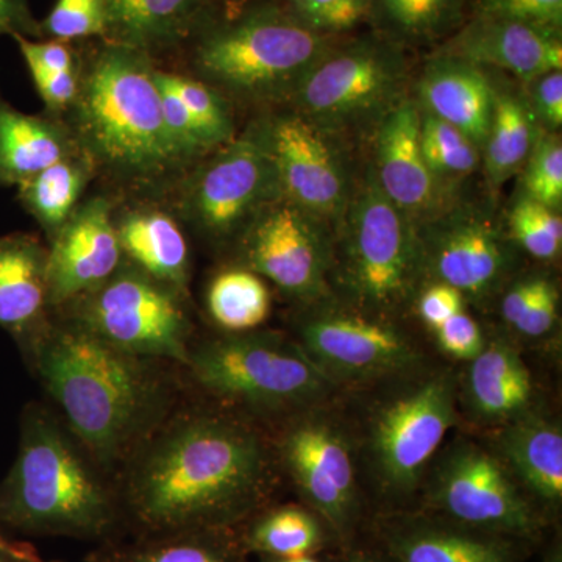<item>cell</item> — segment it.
Returning <instances> with one entry per match:
<instances>
[{
  "instance_id": "cell-47",
  "label": "cell",
  "mask_w": 562,
  "mask_h": 562,
  "mask_svg": "<svg viewBox=\"0 0 562 562\" xmlns=\"http://www.w3.org/2000/svg\"><path fill=\"white\" fill-rule=\"evenodd\" d=\"M531 111L538 125L554 133L562 125V70H553L531 81Z\"/></svg>"
},
{
  "instance_id": "cell-20",
  "label": "cell",
  "mask_w": 562,
  "mask_h": 562,
  "mask_svg": "<svg viewBox=\"0 0 562 562\" xmlns=\"http://www.w3.org/2000/svg\"><path fill=\"white\" fill-rule=\"evenodd\" d=\"M422 111L403 98L376 122L373 177L380 190L416 225L443 210V184L436 179L420 149Z\"/></svg>"
},
{
  "instance_id": "cell-24",
  "label": "cell",
  "mask_w": 562,
  "mask_h": 562,
  "mask_svg": "<svg viewBox=\"0 0 562 562\" xmlns=\"http://www.w3.org/2000/svg\"><path fill=\"white\" fill-rule=\"evenodd\" d=\"M49 250L32 233L0 236V328L22 351L50 324Z\"/></svg>"
},
{
  "instance_id": "cell-5",
  "label": "cell",
  "mask_w": 562,
  "mask_h": 562,
  "mask_svg": "<svg viewBox=\"0 0 562 562\" xmlns=\"http://www.w3.org/2000/svg\"><path fill=\"white\" fill-rule=\"evenodd\" d=\"M120 501L92 471L57 417L38 405L21 420L20 447L0 483V524L25 535L113 541Z\"/></svg>"
},
{
  "instance_id": "cell-12",
  "label": "cell",
  "mask_w": 562,
  "mask_h": 562,
  "mask_svg": "<svg viewBox=\"0 0 562 562\" xmlns=\"http://www.w3.org/2000/svg\"><path fill=\"white\" fill-rule=\"evenodd\" d=\"M187 295L124 261L105 283L60 310L65 321L125 353L188 364Z\"/></svg>"
},
{
  "instance_id": "cell-38",
  "label": "cell",
  "mask_w": 562,
  "mask_h": 562,
  "mask_svg": "<svg viewBox=\"0 0 562 562\" xmlns=\"http://www.w3.org/2000/svg\"><path fill=\"white\" fill-rule=\"evenodd\" d=\"M508 236L514 246L538 260H554L561 254L562 220L560 210L522 198L513 206Z\"/></svg>"
},
{
  "instance_id": "cell-7",
  "label": "cell",
  "mask_w": 562,
  "mask_h": 562,
  "mask_svg": "<svg viewBox=\"0 0 562 562\" xmlns=\"http://www.w3.org/2000/svg\"><path fill=\"white\" fill-rule=\"evenodd\" d=\"M333 241L331 279L351 308L397 321L424 288L419 235L384 195L371 166Z\"/></svg>"
},
{
  "instance_id": "cell-37",
  "label": "cell",
  "mask_w": 562,
  "mask_h": 562,
  "mask_svg": "<svg viewBox=\"0 0 562 562\" xmlns=\"http://www.w3.org/2000/svg\"><path fill=\"white\" fill-rule=\"evenodd\" d=\"M157 77L190 110L211 150L220 149L238 135L231 103L220 91L195 77L181 76L160 68H157Z\"/></svg>"
},
{
  "instance_id": "cell-8",
  "label": "cell",
  "mask_w": 562,
  "mask_h": 562,
  "mask_svg": "<svg viewBox=\"0 0 562 562\" xmlns=\"http://www.w3.org/2000/svg\"><path fill=\"white\" fill-rule=\"evenodd\" d=\"M188 368L203 390L255 416L290 419L339 394L294 338L227 333L194 347Z\"/></svg>"
},
{
  "instance_id": "cell-32",
  "label": "cell",
  "mask_w": 562,
  "mask_h": 562,
  "mask_svg": "<svg viewBox=\"0 0 562 562\" xmlns=\"http://www.w3.org/2000/svg\"><path fill=\"white\" fill-rule=\"evenodd\" d=\"M539 138L530 103L513 91H495L490 132L482 149L484 171L497 188L524 168Z\"/></svg>"
},
{
  "instance_id": "cell-52",
  "label": "cell",
  "mask_w": 562,
  "mask_h": 562,
  "mask_svg": "<svg viewBox=\"0 0 562 562\" xmlns=\"http://www.w3.org/2000/svg\"><path fill=\"white\" fill-rule=\"evenodd\" d=\"M21 542L11 541L5 536L0 535V549H13V547L20 546Z\"/></svg>"
},
{
  "instance_id": "cell-17",
  "label": "cell",
  "mask_w": 562,
  "mask_h": 562,
  "mask_svg": "<svg viewBox=\"0 0 562 562\" xmlns=\"http://www.w3.org/2000/svg\"><path fill=\"white\" fill-rule=\"evenodd\" d=\"M280 198L335 231L353 188L331 133L297 111L266 116Z\"/></svg>"
},
{
  "instance_id": "cell-29",
  "label": "cell",
  "mask_w": 562,
  "mask_h": 562,
  "mask_svg": "<svg viewBox=\"0 0 562 562\" xmlns=\"http://www.w3.org/2000/svg\"><path fill=\"white\" fill-rule=\"evenodd\" d=\"M239 530L211 528L103 542L88 562H250Z\"/></svg>"
},
{
  "instance_id": "cell-45",
  "label": "cell",
  "mask_w": 562,
  "mask_h": 562,
  "mask_svg": "<svg viewBox=\"0 0 562 562\" xmlns=\"http://www.w3.org/2000/svg\"><path fill=\"white\" fill-rule=\"evenodd\" d=\"M20 49L25 66L44 68L55 72H70L80 66L79 54L70 47V43L55 40H32L25 36H11Z\"/></svg>"
},
{
  "instance_id": "cell-44",
  "label": "cell",
  "mask_w": 562,
  "mask_h": 562,
  "mask_svg": "<svg viewBox=\"0 0 562 562\" xmlns=\"http://www.w3.org/2000/svg\"><path fill=\"white\" fill-rule=\"evenodd\" d=\"M27 69L41 101L46 106L44 113L65 120L79 95V69L70 70V72H55V70L36 68V66Z\"/></svg>"
},
{
  "instance_id": "cell-33",
  "label": "cell",
  "mask_w": 562,
  "mask_h": 562,
  "mask_svg": "<svg viewBox=\"0 0 562 562\" xmlns=\"http://www.w3.org/2000/svg\"><path fill=\"white\" fill-rule=\"evenodd\" d=\"M465 0H371V22L379 35L398 44L417 46L452 32L461 20Z\"/></svg>"
},
{
  "instance_id": "cell-18",
  "label": "cell",
  "mask_w": 562,
  "mask_h": 562,
  "mask_svg": "<svg viewBox=\"0 0 562 562\" xmlns=\"http://www.w3.org/2000/svg\"><path fill=\"white\" fill-rule=\"evenodd\" d=\"M366 535L394 562H527L538 549L417 506L373 514Z\"/></svg>"
},
{
  "instance_id": "cell-19",
  "label": "cell",
  "mask_w": 562,
  "mask_h": 562,
  "mask_svg": "<svg viewBox=\"0 0 562 562\" xmlns=\"http://www.w3.org/2000/svg\"><path fill=\"white\" fill-rule=\"evenodd\" d=\"M116 205L106 195L83 199L49 243L47 281L52 312L94 291L124 262L116 224Z\"/></svg>"
},
{
  "instance_id": "cell-9",
  "label": "cell",
  "mask_w": 562,
  "mask_h": 562,
  "mask_svg": "<svg viewBox=\"0 0 562 562\" xmlns=\"http://www.w3.org/2000/svg\"><path fill=\"white\" fill-rule=\"evenodd\" d=\"M414 506L536 547L557 527L490 443L469 432H457L432 458Z\"/></svg>"
},
{
  "instance_id": "cell-28",
  "label": "cell",
  "mask_w": 562,
  "mask_h": 562,
  "mask_svg": "<svg viewBox=\"0 0 562 562\" xmlns=\"http://www.w3.org/2000/svg\"><path fill=\"white\" fill-rule=\"evenodd\" d=\"M206 0H106L105 41L155 54L191 38Z\"/></svg>"
},
{
  "instance_id": "cell-22",
  "label": "cell",
  "mask_w": 562,
  "mask_h": 562,
  "mask_svg": "<svg viewBox=\"0 0 562 562\" xmlns=\"http://www.w3.org/2000/svg\"><path fill=\"white\" fill-rule=\"evenodd\" d=\"M441 54L506 70L527 83L562 70L561 31L501 18H473L447 41Z\"/></svg>"
},
{
  "instance_id": "cell-42",
  "label": "cell",
  "mask_w": 562,
  "mask_h": 562,
  "mask_svg": "<svg viewBox=\"0 0 562 562\" xmlns=\"http://www.w3.org/2000/svg\"><path fill=\"white\" fill-rule=\"evenodd\" d=\"M475 16L530 22L561 31L562 0H476Z\"/></svg>"
},
{
  "instance_id": "cell-51",
  "label": "cell",
  "mask_w": 562,
  "mask_h": 562,
  "mask_svg": "<svg viewBox=\"0 0 562 562\" xmlns=\"http://www.w3.org/2000/svg\"><path fill=\"white\" fill-rule=\"evenodd\" d=\"M261 562H325L319 554H302V557L273 558L261 557Z\"/></svg>"
},
{
  "instance_id": "cell-10",
  "label": "cell",
  "mask_w": 562,
  "mask_h": 562,
  "mask_svg": "<svg viewBox=\"0 0 562 562\" xmlns=\"http://www.w3.org/2000/svg\"><path fill=\"white\" fill-rule=\"evenodd\" d=\"M276 454L302 505L327 524L339 550L364 538L372 509L362 490L349 417L333 402L295 414L284 420Z\"/></svg>"
},
{
  "instance_id": "cell-30",
  "label": "cell",
  "mask_w": 562,
  "mask_h": 562,
  "mask_svg": "<svg viewBox=\"0 0 562 562\" xmlns=\"http://www.w3.org/2000/svg\"><path fill=\"white\" fill-rule=\"evenodd\" d=\"M95 173L94 162L80 149L18 187V201L40 225L47 241L57 236L83 201Z\"/></svg>"
},
{
  "instance_id": "cell-50",
  "label": "cell",
  "mask_w": 562,
  "mask_h": 562,
  "mask_svg": "<svg viewBox=\"0 0 562 562\" xmlns=\"http://www.w3.org/2000/svg\"><path fill=\"white\" fill-rule=\"evenodd\" d=\"M0 562H52L43 560L31 543L21 542L13 549H0Z\"/></svg>"
},
{
  "instance_id": "cell-4",
  "label": "cell",
  "mask_w": 562,
  "mask_h": 562,
  "mask_svg": "<svg viewBox=\"0 0 562 562\" xmlns=\"http://www.w3.org/2000/svg\"><path fill=\"white\" fill-rule=\"evenodd\" d=\"M358 391L368 402L349 422L372 516L413 508L432 458L460 424L458 372L427 362Z\"/></svg>"
},
{
  "instance_id": "cell-41",
  "label": "cell",
  "mask_w": 562,
  "mask_h": 562,
  "mask_svg": "<svg viewBox=\"0 0 562 562\" xmlns=\"http://www.w3.org/2000/svg\"><path fill=\"white\" fill-rule=\"evenodd\" d=\"M524 198L560 210L562 202V144L550 133L539 136L524 166Z\"/></svg>"
},
{
  "instance_id": "cell-27",
  "label": "cell",
  "mask_w": 562,
  "mask_h": 562,
  "mask_svg": "<svg viewBox=\"0 0 562 562\" xmlns=\"http://www.w3.org/2000/svg\"><path fill=\"white\" fill-rule=\"evenodd\" d=\"M80 150L63 117L25 114L0 92V188H18L50 165Z\"/></svg>"
},
{
  "instance_id": "cell-34",
  "label": "cell",
  "mask_w": 562,
  "mask_h": 562,
  "mask_svg": "<svg viewBox=\"0 0 562 562\" xmlns=\"http://www.w3.org/2000/svg\"><path fill=\"white\" fill-rule=\"evenodd\" d=\"M271 303L261 277L243 266L217 273L206 291L211 319L227 333L257 330L271 314Z\"/></svg>"
},
{
  "instance_id": "cell-11",
  "label": "cell",
  "mask_w": 562,
  "mask_h": 562,
  "mask_svg": "<svg viewBox=\"0 0 562 562\" xmlns=\"http://www.w3.org/2000/svg\"><path fill=\"white\" fill-rule=\"evenodd\" d=\"M280 199L266 116L211 151L176 183L177 216L214 244L241 238Z\"/></svg>"
},
{
  "instance_id": "cell-25",
  "label": "cell",
  "mask_w": 562,
  "mask_h": 562,
  "mask_svg": "<svg viewBox=\"0 0 562 562\" xmlns=\"http://www.w3.org/2000/svg\"><path fill=\"white\" fill-rule=\"evenodd\" d=\"M495 88L486 69L452 55L432 58L419 80V109L449 122L483 149L494 111Z\"/></svg>"
},
{
  "instance_id": "cell-31",
  "label": "cell",
  "mask_w": 562,
  "mask_h": 562,
  "mask_svg": "<svg viewBox=\"0 0 562 562\" xmlns=\"http://www.w3.org/2000/svg\"><path fill=\"white\" fill-rule=\"evenodd\" d=\"M247 552L290 558L338 547L327 524L305 505L268 506L239 528Z\"/></svg>"
},
{
  "instance_id": "cell-13",
  "label": "cell",
  "mask_w": 562,
  "mask_h": 562,
  "mask_svg": "<svg viewBox=\"0 0 562 562\" xmlns=\"http://www.w3.org/2000/svg\"><path fill=\"white\" fill-rule=\"evenodd\" d=\"M406 79L403 47L380 35L368 36L336 43L290 102L292 110L333 135L376 124L405 98Z\"/></svg>"
},
{
  "instance_id": "cell-14",
  "label": "cell",
  "mask_w": 562,
  "mask_h": 562,
  "mask_svg": "<svg viewBox=\"0 0 562 562\" xmlns=\"http://www.w3.org/2000/svg\"><path fill=\"white\" fill-rule=\"evenodd\" d=\"M331 297L310 303L295 321L294 341L339 391H358L427 364L419 342L397 321Z\"/></svg>"
},
{
  "instance_id": "cell-46",
  "label": "cell",
  "mask_w": 562,
  "mask_h": 562,
  "mask_svg": "<svg viewBox=\"0 0 562 562\" xmlns=\"http://www.w3.org/2000/svg\"><path fill=\"white\" fill-rule=\"evenodd\" d=\"M416 308L420 321L435 331L443 322L452 319L454 314L465 310V299L460 291L449 284L431 281L424 284L417 294Z\"/></svg>"
},
{
  "instance_id": "cell-40",
  "label": "cell",
  "mask_w": 562,
  "mask_h": 562,
  "mask_svg": "<svg viewBox=\"0 0 562 562\" xmlns=\"http://www.w3.org/2000/svg\"><path fill=\"white\" fill-rule=\"evenodd\" d=\"M283 7L303 27L330 38L371 22V0H284Z\"/></svg>"
},
{
  "instance_id": "cell-48",
  "label": "cell",
  "mask_w": 562,
  "mask_h": 562,
  "mask_svg": "<svg viewBox=\"0 0 562 562\" xmlns=\"http://www.w3.org/2000/svg\"><path fill=\"white\" fill-rule=\"evenodd\" d=\"M14 35L41 40L40 21L29 0H0V36Z\"/></svg>"
},
{
  "instance_id": "cell-36",
  "label": "cell",
  "mask_w": 562,
  "mask_h": 562,
  "mask_svg": "<svg viewBox=\"0 0 562 562\" xmlns=\"http://www.w3.org/2000/svg\"><path fill=\"white\" fill-rule=\"evenodd\" d=\"M422 111V110H420ZM420 149L428 168L443 187L471 176L482 149L449 122L422 111Z\"/></svg>"
},
{
  "instance_id": "cell-1",
  "label": "cell",
  "mask_w": 562,
  "mask_h": 562,
  "mask_svg": "<svg viewBox=\"0 0 562 562\" xmlns=\"http://www.w3.org/2000/svg\"><path fill=\"white\" fill-rule=\"evenodd\" d=\"M277 454L243 417L192 409L155 428L138 447L120 497L138 535L239 530L268 508Z\"/></svg>"
},
{
  "instance_id": "cell-39",
  "label": "cell",
  "mask_w": 562,
  "mask_h": 562,
  "mask_svg": "<svg viewBox=\"0 0 562 562\" xmlns=\"http://www.w3.org/2000/svg\"><path fill=\"white\" fill-rule=\"evenodd\" d=\"M40 29L41 40H105L106 0H57Z\"/></svg>"
},
{
  "instance_id": "cell-35",
  "label": "cell",
  "mask_w": 562,
  "mask_h": 562,
  "mask_svg": "<svg viewBox=\"0 0 562 562\" xmlns=\"http://www.w3.org/2000/svg\"><path fill=\"white\" fill-rule=\"evenodd\" d=\"M503 321L516 335L541 341L552 335L560 321V290L543 273L514 280L501 299Z\"/></svg>"
},
{
  "instance_id": "cell-21",
  "label": "cell",
  "mask_w": 562,
  "mask_h": 562,
  "mask_svg": "<svg viewBox=\"0 0 562 562\" xmlns=\"http://www.w3.org/2000/svg\"><path fill=\"white\" fill-rule=\"evenodd\" d=\"M458 406L484 431L542 408L530 368L505 338H487L484 349L458 373Z\"/></svg>"
},
{
  "instance_id": "cell-16",
  "label": "cell",
  "mask_w": 562,
  "mask_h": 562,
  "mask_svg": "<svg viewBox=\"0 0 562 562\" xmlns=\"http://www.w3.org/2000/svg\"><path fill=\"white\" fill-rule=\"evenodd\" d=\"M238 241L243 268L284 294L305 305L331 297V232L292 203L266 206Z\"/></svg>"
},
{
  "instance_id": "cell-2",
  "label": "cell",
  "mask_w": 562,
  "mask_h": 562,
  "mask_svg": "<svg viewBox=\"0 0 562 562\" xmlns=\"http://www.w3.org/2000/svg\"><path fill=\"white\" fill-rule=\"evenodd\" d=\"M25 355L68 430L102 464L138 449L166 413V387L150 360L70 322L50 321Z\"/></svg>"
},
{
  "instance_id": "cell-49",
  "label": "cell",
  "mask_w": 562,
  "mask_h": 562,
  "mask_svg": "<svg viewBox=\"0 0 562 562\" xmlns=\"http://www.w3.org/2000/svg\"><path fill=\"white\" fill-rule=\"evenodd\" d=\"M339 553H341L339 562H394L390 554L384 553L368 535L347 549L339 550Z\"/></svg>"
},
{
  "instance_id": "cell-43",
  "label": "cell",
  "mask_w": 562,
  "mask_h": 562,
  "mask_svg": "<svg viewBox=\"0 0 562 562\" xmlns=\"http://www.w3.org/2000/svg\"><path fill=\"white\" fill-rule=\"evenodd\" d=\"M435 333L436 344L454 361L469 362L486 346V335L479 322L462 310L452 319L443 322Z\"/></svg>"
},
{
  "instance_id": "cell-53",
  "label": "cell",
  "mask_w": 562,
  "mask_h": 562,
  "mask_svg": "<svg viewBox=\"0 0 562 562\" xmlns=\"http://www.w3.org/2000/svg\"><path fill=\"white\" fill-rule=\"evenodd\" d=\"M225 2H241V0H225Z\"/></svg>"
},
{
  "instance_id": "cell-23",
  "label": "cell",
  "mask_w": 562,
  "mask_h": 562,
  "mask_svg": "<svg viewBox=\"0 0 562 562\" xmlns=\"http://www.w3.org/2000/svg\"><path fill=\"white\" fill-rule=\"evenodd\" d=\"M486 435L528 497L557 525L562 506L561 422L541 408Z\"/></svg>"
},
{
  "instance_id": "cell-26",
  "label": "cell",
  "mask_w": 562,
  "mask_h": 562,
  "mask_svg": "<svg viewBox=\"0 0 562 562\" xmlns=\"http://www.w3.org/2000/svg\"><path fill=\"white\" fill-rule=\"evenodd\" d=\"M124 261L188 297L190 246L179 220L154 205L114 211Z\"/></svg>"
},
{
  "instance_id": "cell-3",
  "label": "cell",
  "mask_w": 562,
  "mask_h": 562,
  "mask_svg": "<svg viewBox=\"0 0 562 562\" xmlns=\"http://www.w3.org/2000/svg\"><path fill=\"white\" fill-rule=\"evenodd\" d=\"M155 68L146 52L98 40L80 57L79 95L65 116L98 173L135 190L171 187L191 169L166 127Z\"/></svg>"
},
{
  "instance_id": "cell-15",
  "label": "cell",
  "mask_w": 562,
  "mask_h": 562,
  "mask_svg": "<svg viewBox=\"0 0 562 562\" xmlns=\"http://www.w3.org/2000/svg\"><path fill=\"white\" fill-rule=\"evenodd\" d=\"M425 284L446 283L465 302L484 303L503 290L516 261L512 238L476 206L442 210L417 225Z\"/></svg>"
},
{
  "instance_id": "cell-6",
  "label": "cell",
  "mask_w": 562,
  "mask_h": 562,
  "mask_svg": "<svg viewBox=\"0 0 562 562\" xmlns=\"http://www.w3.org/2000/svg\"><path fill=\"white\" fill-rule=\"evenodd\" d=\"M195 79L225 99L290 102L313 66L336 44L294 20L283 3H258L224 21L201 22L191 38Z\"/></svg>"
}]
</instances>
